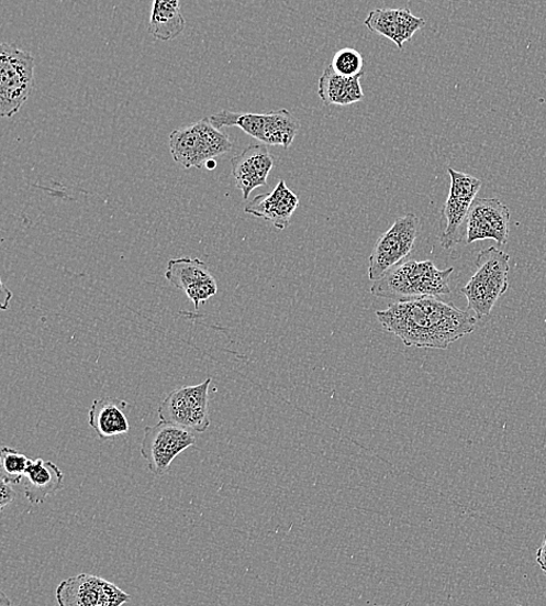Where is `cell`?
Returning a JSON list of instances; mask_svg holds the SVG:
<instances>
[{"instance_id":"obj_1","label":"cell","mask_w":546,"mask_h":606,"mask_svg":"<svg viewBox=\"0 0 546 606\" xmlns=\"http://www.w3.org/2000/svg\"><path fill=\"white\" fill-rule=\"evenodd\" d=\"M377 318L405 346L441 350L471 335L478 323L472 312L436 297L390 304Z\"/></svg>"},{"instance_id":"obj_2","label":"cell","mask_w":546,"mask_h":606,"mask_svg":"<svg viewBox=\"0 0 546 606\" xmlns=\"http://www.w3.org/2000/svg\"><path fill=\"white\" fill-rule=\"evenodd\" d=\"M454 267L439 269L431 262L409 261L390 269L369 291L376 298L408 302L448 296Z\"/></svg>"},{"instance_id":"obj_3","label":"cell","mask_w":546,"mask_h":606,"mask_svg":"<svg viewBox=\"0 0 546 606\" xmlns=\"http://www.w3.org/2000/svg\"><path fill=\"white\" fill-rule=\"evenodd\" d=\"M510 254L492 246L477 257L475 276L460 289L467 308L478 320L490 317L498 300L510 286Z\"/></svg>"},{"instance_id":"obj_4","label":"cell","mask_w":546,"mask_h":606,"mask_svg":"<svg viewBox=\"0 0 546 606\" xmlns=\"http://www.w3.org/2000/svg\"><path fill=\"white\" fill-rule=\"evenodd\" d=\"M233 147L229 135L214 128L209 119L174 130L169 148L175 163L183 168H207L208 164Z\"/></svg>"},{"instance_id":"obj_5","label":"cell","mask_w":546,"mask_h":606,"mask_svg":"<svg viewBox=\"0 0 546 606\" xmlns=\"http://www.w3.org/2000/svg\"><path fill=\"white\" fill-rule=\"evenodd\" d=\"M211 124L222 128L237 126L266 145L288 150L300 131V122L287 109L269 113H237L221 111L209 117Z\"/></svg>"},{"instance_id":"obj_6","label":"cell","mask_w":546,"mask_h":606,"mask_svg":"<svg viewBox=\"0 0 546 606\" xmlns=\"http://www.w3.org/2000/svg\"><path fill=\"white\" fill-rule=\"evenodd\" d=\"M34 57L13 44L0 46V114L23 108L34 87Z\"/></svg>"},{"instance_id":"obj_7","label":"cell","mask_w":546,"mask_h":606,"mask_svg":"<svg viewBox=\"0 0 546 606\" xmlns=\"http://www.w3.org/2000/svg\"><path fill=\"white\" fill-rule=\"evenodd\" d=\"M420 229L421 222L416 214L406 213L382 234L369 257V280L376 283L402 264L415 249Z\"/></svg>"},{"instance_id":"obj_8","label":"cell","mask_w":546,"mask_h":606,"mask_svg":"<svg viewBox=\"0 0 546 606\" xmlns=\"http://www.w3.org/2000/svg\"><path fill=\"white\" fill-rule=\"evenodd\" d=\"M212 378L199 385L182 386L171 390L159 406L161 421L177 425L197 433L207 432L209 416V387Z\"/></svg>"},{"instance_id":"obj_9","label":"cell","mask_w":546,"mask_h":606,"mask_svg":"<svg viewBox=\"0 0 546 606\" xmlns=\"http://www.w3.org/2000/svg\"><path fill=\"white\" fill-rule=\"evenodd\" d=\"M197 443L191 430L160 421L145 428L141 452L151 473L161 477L168 473L175 459Z\"/></svg>"},{"instance_id":"obj_10","label":"cell","mask_w":546,"mask_h":606,"mask_svg":"<svg viewBox=\"0 0 546 606\" xmlns=\"http://www.w3.org/2000/svg\"><path fill=\"white\" fill-rule=\"evenodd\" d=\"M55 597L58 606H122L131 601L115 584L89 574L63 581Z\"/></svg>"},{"instance_id":"obj_11","label":"cell","mask_w":546,"mask_h":606,"mask_svg":"<svg viewBox=\"0 0 546 606\" xmlns=\"http://www.w3.org/2000/svg\"><path fill=\"white\" fill-rule=\"evenodd\" d=\"M447 172L450 174L452 187L443 210L446 228L442 234L441 244L443 249L450 250L461 241L458 231L467 221L468 212L482 184L472 175L452 167H448Z\"/></svg>"},{"instance_id":"obj_12","label":"cell","mask_w":546,"mask_h":606,"mask_svg":"<svg viewBox=\"0 0 546 606\" xmlns=\"http://www.w3.org/2000/svg\"><path fill=\"white\" fill-rule=\"evenodd\" d=\"M511 210L498 199H476L467 217V243L493 240L509 241Z\"/></svg>"},{"instance_id":"obj_13","label":"cell","mask_w":546,"mask_h":606,"mask_svg":"<svg viewBox=\"0 0 546 606\" xmlns=\"http://www.w3.org/2000/svg\"><path fill=\"white\" fill-rule=\"evenodd\" d=\"M231 164L233 178L247 200L253 190L267 185L275 159L266 145H250L234 156Z\"/></svg>"},{"instance_id":"obj_14","label":"cell","mask_w":546,"mask_h":606,"mask_svg":"<svg viewBox=\"0 0 546 606\" xmlns=\"http://www.w3.org/2000/svg\"><path fill=\"white\" fill-rule=\"evenodd\" d=\"M364 24L370 32L388 37L402 49L403 44L425 26V21L408 9H377L368 13Z\"/></svg>"},{"instance_id":"obj_15","label":"cell","mask_w":546,"mask_h":606,"mask_svg":"<svg viewBox=\"0 0 546 606\" xmlns=\"http://www.w3.org/2000/svg\"><path fill=\"white\" fill-rule=\"evenodd\" d=\"M299 206L298 195L292 192L283 180H280L275 190L258 195L253 199L245 207V211L253 217L270 222L279 230H285Z\"/></svg>"},{"instance_id":"obj_16","label":"cell","mask_w":546,"mask_h":606,"mask_svg":"<svg viewBox=\"0 0 546 606\" xmlns=\"http://www.w3.org/2000/svg\"><path fill=\"white\" fill-rule=\"evenodd\" d=\"M129 404L121 399L102 398L92 403L89 410V425L100 439L110 440L130 432L125 415Z\"/></svg>"},{"instance_id":"obj_17","label":"cell","mask_w":546,"mask_h":606,"mask_svg":"<svg viewBox=\"0 0 546 606\" xmlns=\"http://www.w3.org/2000/svg\"><path fill=\"white\" fill-rule=\"evenodd\" d=\"M23 484L29 502L38 505L62 491L65 485V476L60 467L53 462L36 459L31 460Z\"/></svg>"},{"instance_id":"obj_18","label":"cell","mask_w":546,"mask_h":606,"mask_svg":"<svg viewBox=\"0 0 546 606\" xmlns=\"http://www.w3.org/2000/svg\"><path fill=\"white\" fill-rule=\"evenodd\" d=\"M361 76L344 77L327 67L319 81L320 99L325 106H349L363 101Z\"/></svg>"},{"instance_id":"obj_19","label":"cell","mask_w":546,"mask_h":606,"mask_svg":"<svg viewBox=\"0 0 546 606\" xmlns=\"http://www.w3.org/2000/svg\"><path fill=\"white\" fill-rule=\"evenodd\" d=\"M186 29V19L178 0H155L149 19V33L158 41L170 42Z\"/></svg>"},{"instance_id":"obj_20","label":"cell","mask_w":546,"mask_h":606,"mask_svg":"<svg viewBox=\"0 0 546 606\" xmlns=\"http://www.w3.org/2000/svg\"><path fill=\"white\" fill-rule=\"evenodd\" d=\"M166 279L185 293L214 280L205 263L192 258L170 260L167 265Z\"/></svg>"},{"instance_id":"obj_21","label":"cell","mask_w":546,"mask_h":606,"mask_svg":"<svg viewBox=\"0 0 546 606\" xmlns=\"http://www.w3.org/2000/svg\"><path fill=\"white\" fill-rule=\"evenodd\" d=\"M0 459H2V480L12 485L23 483L31 460L9 447L2 448V458Z\"/></svg>"},{"instance_id":"obj_22","label":"cell","mask_w":546,"mask_h":606,"mask_svg":"<svg viewBox=\"0 0 546 606\" xmlns=\"http://www.w3.org/2000/svg\"><path fill=\"white\" fill-rule=\"evenodd\" d=\"M331 68L344 77L364 75L363 55L354 48H343L335 53Z\"/></svg>"},{"instance_id":"obj_23","label":"cell","mask_w":546,"mask_h":606,"mask_svg":"<svg viewBox=\"0 0 546 606\" xmlns=\"http://www.w3.org/2000/svg\"><path fill=\"white\" fill-rule=\"evenodd\" d=\"M14 498L15 492L13 491V485L2 480V485H0V507L4 508Z\"/></svg>"},{"instance_id":"obj_24","label":"cell","mask_w":546,"mask_h":606,"mask_svg":"<svg viewBox=\"0 0 546 606\" xmlns=\"http://www.w3.org/2000/svg\"><path fill=\"white\" fill-rule=\"evenodd\" d=\"M536 561L539 564L542 572L546 575V537L537 550Z\"/></svg>"},{"instance_id":"obj_25","label":"cell","mask_w":546,"mask_h":606,"mask_svg":"<svg viewBox=\"0 0 546 606\" xmlns=\"http://www.w3.org/2000/svg\"><path fill=\"white\" fill-rule=\"evenodd\" d=\"M12 293L2 284V309H8Z\"/></svg>"}]
</instances>
